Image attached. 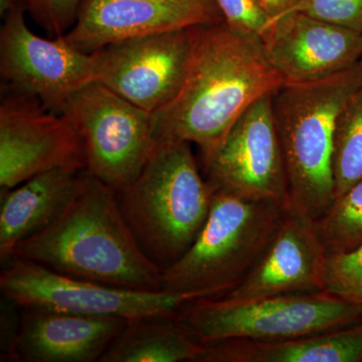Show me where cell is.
<instances>
[{"instance_id": "1", "label": "cell", "mask_w": 362, "mask_h": 362, "mask_svg": "<svg viewBox=\"0 0 362 362\" xmlns=\"http://www.w3.org/2000/svg\"><path fill=\"white\" fill-rule=\"evenodd\" d=\"M281 86L261 37L225 21L206 25L180 93L152 114L156 140L194 143L206 156L252 104Z\"/></svg>"}, {"instance_id": "2", "label": "cell", "mask_w": 362, "mask_h": 362, "mask_svg": "<svg viewBox=\"0 0 362 362\" xmlns=\"http://www.w3.org/2000/svg\"><path fill=\"white\" fill-rule=\"evenodd\" d=\"M13 257L114 287L162 290V270L147 258L131 232L116 190L87 171L82 189L65 211L20 243Z\"/></svg>"}, {"instance_id": "3", "label": "cell", "mask_w": 362, "mask_h": 362, "mask_svg": "<svg viewBox=\"0 0 362 362\" xmlns=\"http://www.w3.org/2000/svg\"><path fill=\"white\" fill-rule=\"evenodd\" d=\"M156 141L141 173L117 194L143 252L164 271L187 252L201 232L214 188L199 173L190 143Z\"/></svg>"}, {"instance_id": "4", "label": "cell", "mask_w": 362, "mask_h": 362, "mask_svg": "<svg viewBox=\"0 0 362 362\" xmlns=\"http://www.w3.org/2000/svg\"><path fill=\"white\" fill-rule=\"evenodd\" d=\"M362 87V66L318 82L283 85L272 95L290 209L316 221L335 201L333 149L338 116Z\"/></svg>"}, {"instance_id": "5", "label": "cell", "mask_w": 362, "mask_h": 362, "mask_svg": "<svg viewBox=\"0 0 362 362\" xmlns=\"http://www.w3.org/2000/svg\"><path fill=\"white\" fill-rule=\"evenodd\" d=\"M290 206L214 189L197 239L162 271V290L221 297L246 277L280 230Z\"/></svg>"}, {"instance_id": "6", "label": "cell", "mask_w": 362, "mask_h": 362, "mask_svg": "<svg viewBox=\"0 0 362 362\" xmlns=\"http://www.w3.org/2000/svg\"><path fill=\"white\" fill-rule=\"evenodd\" d=\"M178 317L204 345L228 339L283 341L361 323L362 303L327 292L251 301L199 298L185 304Z\"/></svg>"}, {"instance_id": "7", "label": "cell", "mask_w": 362, "mask_h": 362, "mask_svg": "<svg viewBox=\"0 0 362 362\" xmlns=\"http://www.w3.org/2000/svg\"><path fill=\"white\" fill-rule=\"evenodd\" d=\"M2 296L21 308L47 309L80 315L119 317L131 321L178 315L188 302L211 298L204 293L140 291L57 273L13 257L0 274Z\"/></svg>"}, {"instance_id": "8", "label": "cell", "mask_w": 362, "mask_h": 362, "mask_svg": "<svg viewBox=\"0 0 362 362\" xmlns=\"http://www.w3.org/2000/svg\"><path fill=\"white\" fill-rule=\"evenodd\" d=\"M62 115L81 136L86 171L117 192L139 175L156 145L152 114L99 82L76 93Z\"/></svg>"}, {"instance_id": "9", "label": "cell", "mask_w": 362, "mask_h": 362, "mask_svg": "<svg viewBox=\"0 0 362 362\" xmlns=\"http://www.w3.org/2000/svg\"><path fill=\"white\" fill-rule=\"evenodd\" d=\"M204 26L120 40L98 49L93 52L96 82L156 113L180 93Z\"/></svg>"}, {"instance_id": "10", "label": "cell", "mask_w": 362, "mask_h": 362, "mask_svg": "<svg viewBox=\"0 0 362 362\" xmlns=\"http://www.w3.org/2000/svg\"><path fill=\"white\" fill-rule=\"evenodd\" d=\"M86 170L84 145L68 118L37 98L2 84L0 192L52 169Z\"/></svg>"}, {"instance_id": "11", "label": "cell", "mask_w": 362, "mask_h": 362, "mask_svg": "<svg viewBox=\"0 0 362 362\" xmlns=\"http://www.w3.org/2000/svg\"><path fill=\"white\" fill-rule=\"evenodd\" d=\"M272 95L259 98L235 121L220 144L202 157L214 189L289 204L282 145Z\"/></svg>"}, {"instance_id": "12", "label": "cell", "mask_w": 362, "mask_h": 362, "mask_svg": "<svg viewBox=\"0 0 362 362\" xmlns=\"http://www.w3.org/2000/svg\"><path fill=\"white\" fill-rule=\"evenodd\" d=\"M25 8L4 18L0 30V75L4 84L37 98L62 115L71 98L96 82L93 54L78 51L59 35L42 39L26 25Z\"/></svg>"}, {"instance_id": "13", "label": "cell", "mask_w": 362, "mask_h": 362, "mask_svg": "<svg viewBox=\"0 0 362 362\" xmlns=\"http://www.w3.org/2000/svg\"><path fill=\"white\" fill-rule=\"evenodd\" d=\"M223 21L216 0H82L64 37L78 51L93 54L120 40Z\"/></svg>"}, {"instance_id": "14", "label": "cell", "mask_w": 362, "mask_h": 362, "mask_svg": "<svg viewBox=\"0 0 362 362\" xmlns=\"http://www.w3.org/2000/svg\"><path fill=\"white\" fill-rule=\"evenodd\" d=\"M283 85H303L361 63L362 35L291 11L271 20L261 37Z\"/></svg>"}, {"instance_id": "15", "label": "cell", "mask_w": 362, "mask_h": 362, "mask_svg": "<svg viewBox=\"0 0 362 362\" xmlns=\"http://www.w3.org/2000/svg\"><path fill=\"white\" fill-rule=\"evenodd\" d=\"M326 259L327 252L315 221L290 209L258 263L221 298L251 301L279 295L325 292Z\"/></svg>"}, {"instance_id": "16", "label": "cell", "mask_w": 362, "mask_h": 362, "mask_svg": "<svg viewBox=\"0 0 362 362\" xmlns=\"http://www.w3.org/2000/svg\"><path fill=\"white\" fill-rule=\"evenodd\" d=\"M21 312L20 329L2 361L100 362L127 323L119 317L47 309Z\"/></svg>"}, {"instance_id": "17", "label": "cell", "mask_w": 362, "mask_h": 362, "mask_svg": "<svg viewBox=\"0 0 362 362\" xmlns=\"http://www.w3.org/2000/svg\"><path fill=\"white\" fill-rule=\"evenodd\" d=\"M86 170L45 171L1 192L0 258L13 256L20 243L40 233L65 211L84 185Z\"/></svg>"}, {"instance_id": "18", "label": "cell", "mask_w": 362, "mask_h": 362, "mask_svg": "<svg viewBox=\"0 0 362 362\" xmlns=\"http://www.w3.org/2000/svg\"><path fill=\"white\" fill-rule=\"evenodd\" d=\"M362 322L310 337L258 342L228 339L204 345L197 362H361Z\"/></svg>"}, {"instance_id": "19", "label": "cell", "mask_w": 362, "mask_h": 362, "mask_svg": "<svg viewBox=\"0 0 362 362\" xmlns=\"http://www.w3.org/2000/svg\"><path fill=\"white\" fill-rule=\"evenodd\" d=\"M204 345L178 315L127 321L100 362H197Z\"/></svg>"}, {"instance_id": "20", "label": "cell", "mask_w": 362, "mask_h": 362, "mask_svg": "<svg viewBox=\"0 0 362 362\" xmlns=\"http://www.w3.org/2000/svg\"><path fill=\"white\" fill-rule=\"evenodd\" d=\"M332 169L335 199L362 180V87L338 116Z\"/></svg>"}, {"instance_id": "21", "label": "cell", "mask_w": 362, "mask_h": 362, "mask_svg": "<svg viewBox=\"0 0 362 362\" xmlns=\"http://www.w3.org/2000/svg\"><path fill=\"white\" fill-rule=\"evenodd\" d=\"M328 255L351 251L362 243V180L315 221Z\"/></svg>"}, {"instance_id": "22", "label": "cell", "mask_w": 362, "mask_h": 362, "mask_svg": "<svg viewBox=\"0 0 362 362\" xmlns=\"http://www.w3.org/2000/svg\"><path fill=\"white\" fill-rule=\"evenodd\" d=\"M324 286L329 294L362 303V243L351 251L328 255Z\"/></svg>"}, {"instance_id": "23", "label": "cell", "mask_w": 362, "mask_h": 362, "mask_svg": "<svg viewBox=\"0 0 362 362\" xmlns=\"http://www.w3.org/2000/svg\"><path fill=\"white\" fill-rule=\"evenodd\" d=\"M294 11L362 35V0H300Z\"/></svg>"}, {"instance_id": "24", "label": "cell", "mask_w": 362, "mask_h": 362, "mask_svg": "<svg viewBox=\"0 0 362 362\" xmlns=\"http://www.w3.org/2000/svg\"><path fill=\"white\" fill-rule=\"evenodd\" d=\"M82 0H28L33 21L54 37L65 35L75 25Z\"/></svg>"}, {"instance_id": "25", "label": "cell", "mask_w": 362, "mask_h": 362, "mask_svg": "<svg viewBox=\"0 0 362 362\" xmlns=\"http://www.w3.org/2000/svg\"><path fill=\"white\" fill-rule=\"evenodd\" d=\"M225 23L240 32L263 37L271 16L259 0H216Z\"/></svg>"}, {"instance_id": "26", "label": "cell", "mask_w": 362, "mask_h": 362, "mask_svg": "<svg viewBox=\"0 0 362 362\" xmlns=\"http://www.w3.org/2000/svg\"><path fill=\"white\" fill-rule=\"evenodd\" d=\"M4 298L1 304V359L8 354L13 346L18 329H20L21 314L13 310L14 302Z\"/></svg>"}, {"instance_id": "27", "label": "cell", "mask_w": 362, "mask_h": 362, "mask_svg": "<svg viewBox=\"0 0 362 362\" xmlns=\"http://www.w3.org/2000/svg\"><path fill=\"white\" fill-rule=\"evenodd\" d=\"M267 13L273 18L294 11L300 0H259Z\"/></svg>"}, {"instance_id": "28", "label": "cell", "mask_w": 362, "mask_h": 362, "mask_svg": "<svg viewBox=\"0 0 362 362\" xmlns=\"http://www.w3.org/2000/svg\"><path fill=\"white\" fill-rule=\"evenodd\" d=\"M28 0H0V16L2 20L8 14L18 8H25L28 11Z\"/></svg>"}, {"instance_id": "29", "label": "cell", "mask_w": 362, "mask_h": 362, "mask_svg": "<svg viewBox=\"0 0 362 362\" xmlns=\"http://www.w3.org/2000/svg\"><path fill=\"white\" fill-rule=\"evenodd\" d=\"M361 66H362V58H361Z\"/></svg>"}]
</instances>
